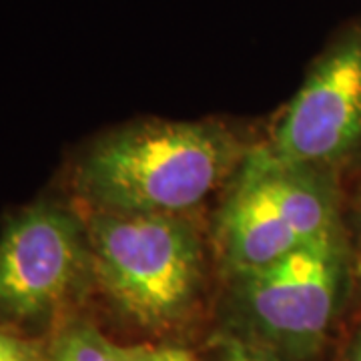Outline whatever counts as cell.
I'll return each instance as SVG.
<instances>
[{"mask_svg":"<svg viewBox=\"0 0 361 361\" xmlns=\"http://www.w3.org/2000/svg\"><path fill=\"white\" fill-rule=\"evenodd\" d=\"M44 337H32L0 325V361H40Z\"/></svg>","mask_w":361,"mask_h":361,"instance_id":"obj_10","label":"cell"},{"mask_svg":"<svg viewBox=\"0 0 361 361\" xmlns=\"http://www.w3.org/2000/svg\"><path fill=\"white\" fill-rule=\"evenodd\" d=\"M217 281L211 331L281 361H329L353 307L348 233Z\"/></svg>","mask_w":361,"mask_h":361,"instance_id":"obj_3","label":"cell"},{"mask_svg":"<svg viewBox=\"0 0 361 361\" xmlns=\"http://www.w3.org/2000/svg\"><path fill=\"white\" fill-rule=\"evenodd\" d=\"M92 249V297L129 343H191L211 331L217 269L211 233L193 215L82 209Z\"/></svg>","mask_w":361,"mask_h":361,"instance_id":"obj_1","label":"cell"},{"mask_svg":"<svg viewBox=\"0 0 361 361\" xmlns=\"http://www.w3.org/2000/svg\"><path fill=\"white\" fill-rule=\"evenodd\" d=\"M329 361H361V305L351 311Z\"/></svg>","mask_w":361,"mask_h":361,"instance_id":"obj_12","label":"cell"},{"mask_svg":"<svg viewBox=\"0 0 361 361\" xmlns=\"http://www.w3.org/2000/svg\"><path fill=\"white\" fill-rule=\"evenodd\" d=\"M139 348L141 343L111 337L80 311L44 336L40 361H137Z\"/></svg>","mask_w":361,"mask_h":361,"instance_id":"obj_7","label":"cell"},{"mask_svg":"<svg viewBox=\"0 0 361 361\" xmlns=\"http://www.w3.org/2000/svg\"><path fill=\"white\" fill-rule=\"evenodd\" d=\"M343 225L353 269V311L361 305V163L343 179Z\"/></svg>","mask_w":361,"mask_h":361,"instance_id":"obj_8","label":"cell"},{"mask_svg":"<svg viewBox=\"0 0 361 361\" xmlns=\"http://www.w3.org/2000/svg\"><path fill=\"white\" fill-rule=\"evenodd\" d=\"M261 142L287 163L343 180L361 163V16L337 28L311 61Z\"/></svg>","mask_w":361,"mask_h":361,"instance_id":"obj_6","label":"cell"},{"mask_svg":"<svg viewBox=\"0 0 361 361\" xmlns=\"http://www.w3.org/2000/svg\"><path fill=\"white\" fill-rule=\"evenodd\" d=\"M343 225V180L287 163L261 141L225 187L211 219L217 275L265 267Z\"/></svg>","mask_w":361,"mask_h":361,"instance_id":"obj_4","label":"cell"},{"mask_svg":"<svg viewBox=\"0 0 361 361\" xmlns=\"http://www.w3.org/2000/svg\"><path fill=\"white\" fill-rule=\"evenodd\" d=\"M137 361H205L201 345L191 343H141Z\"/></svg>","mask_w":361,"mask_h":361,"instance_id":"obj_11","label":"cell"},{"mask_svg":"<svg viewBox=\"0 0 361 361\" xmlns=\"http://www.w3.org/2000/svg\"><path fill=\"white\" fill-rule=\"evenodd\" d=\"M205 361H281L237 337L211 331L201 343Z\"/></svg>","mask_w":361,"mask_h":361,"instance_id":"obj_9","label":"cell"},{"mask_svg":"<svg viewBox=\"0 0 361 361\" xmlns=\"http://www.w3.org/2000/svg\"><path fill=\"white\" fill-rule=\"evenodd\" d=\"M255 139L221 118H141L101 133L71 167L78 207L127 215H193L223 193Z\"/></svg>","mask_w":361,"mask_h":361,"instance_id":"obj_2","label":"cell"},{"mask_svg":"<svg viewBox=\"0 0 361 361\" xmlns=\"http://www.w3.org/2000/svg\"><path fill=\"white\" fill-rule=\"evenodd\" d=\"M92 249L80 207L42 199L0 233V325L44 337L92 297Z\"/></svg>","mask_w":361,"mask_h":361,"instance_id":"obj_5","label":"cell"}]
</instances>
